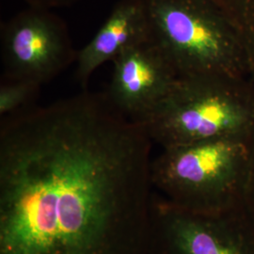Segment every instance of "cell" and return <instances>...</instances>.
<instances>
[{
    "label": "cell",
    "mask_w": 254,
    "mask_h": 254,
    "mask_svg": "<svg viewBox=\"0 0 254 254\" xmlns=\"http://www.w3.org/2000/svg\"><path fill=\"white\" fill-rule=\"evenodd\" d=\"M250 164V139L217 138L166 148L152 160V185L154 193L174 208L226 213L239 206Z\"/></svg>",
    "instance_id": "3"
},
{
    "label": "cell",
    "mask_w": 254,
    "mask_h": 254,
    "mask_svg": "<svg viewBox=\"0 0 254 254\" xmlns=\"http://www.w3.org/2000/svg\"><path fill=\"white\" fill-rule=\"evenodd\" d=\"M2 79L40 85L53 79L74 61L69 30L51 9L28 7L1 27Z\"/></svg>",
    "instance_id": "5"
},
{
    "label": "cell",
    "mask_w": 254,
    "mask_h": 254,
    "mask_svg": "<svg viewBox=\"0 0 254 254\" xmlns=\"http://www.w3.org/2000/svg\"><path fill=\"white\" fill-rule=\"evenodd\" d=\"M151 254H254V238L237 211L194 214L154 191Z\"/></svg>",
    "instance_id": "6"
},
{
    "label": "cell",
    "mask_w": 254,
    "mask_h": 254,
    "mask_svg": "<svg viewBox=\"0 0 254 254\" xmlns=\"http://www.w3.org/2000/svg\"><path fill=\"white\" fill-rule=\"evenodd\" d=\"M41 86L35 82L27 80L2 79L0 85L1 118L26 109V106L38 95Z\"/></svg>",
    "instance_id": "10"
},
{
    "label": "cell",
    "mask_w": 254,
    "mask_h": 254,
    "mask_svg": "<svg viewBox=\"0 0 254 254\" xmlns=\"http://www.w3.org/2000/svg\"><path fill=\"white\" fill-rule=\"evenodd\" d=\"M139 123L162 149L217 138L251 139L254 83L226 75L178 77Z\"/></svg>",
    "instance_id": "2"
},
{
    "label": "cell",
    "mask_w": 254,
    "mask_h": 254,
    "mask_svg": "<svg viewBox=\"0 0 254 254\" xmlns=\"http://www.w3.org/2000/svg\"><path fill=\"white\" fill-rule=\"evenodd\" d=\"M236 27L242 38L254 83V0H211Z\"/></svg>",
    "instance_id": "9"
},
{
    "label": "cell",
    "mask_w": 254,
    "mask_h": 254,
    "mask_svg": "<svg viewBox=\"0 0 254 254\" xmlns=\"http://www.w3.org/2000/svg\"><path fill=\"white\" fill-rule=\"evenodd\" d=\"M150 37L144 0H119L94 37L77 52V80L86 88L101 65Z\"/></svg>",
    "instance_id": "8"
},
{
    "label": "cell",
    "mask_w": 254,
    "mask_h": 254,
    "mask_svg": "<svg viewBox=\"0 0 254 254\" xmlns=\"http://www.w3.org/2000/svg\"><path fill=\"white\" fill-rule=\"evenodd\" d=\"M153 141L107 92L0 126V254H151Z\"/></svg>",
    "instance_id": "1"
},
{
    "label": "cell",
    "mask_w": 254,
    "mask_h": 254,
    "mask_svg": "<svg viewBox=\"0 0 254 254\" xmlns=\"http://www.w3.org/2000/svg\"><path fill=\"white\" fill-rule=\"evenodd\" d=\"M28 7L39 9H52L72 6L78 0H24Z\"/></svg>",
    "instance_id": "12"
},
{
    "label": "cell",
    "mask_w": 254,
    "mask_h": 254,
    "mask_svg": "<svg viewBox=\"0 0 254 254\" xmlns=\"http://www.w3.org/2000/svg\"><path fill=\"white\" fill-rule=\"evenodd\" d=\"M144 2L151 38L179 77L226 75L251 79L244 42L211 0Z\"/></svg>",
    "instance_id": "4"
},
{
    "label": "cell",
    "mask_w": 254,
    "mask_h": 254,
    "mask_svg": "<svg viewBox=\"0 0 254 254\" xmlns=\"http://www.w3.org/2000/svg\"><path fill=\"white\" fill-rule=\"evenodd\" d=\"M250 146L251 164L249 177L242 200L236 211L254 238V134L250 139Z\"/></svg>",
    "instance_id": "11"
},
{
    "label": "cell",
    "mask_w": 254,
    "mask_h": 254,
    "mask_svg": "<svg viewBox=\"0 0 254 254\" xmlns=\"http://www.w3.org/2000/svg\"><path fill=\"white\" fill-rule=\"evenodd\" d=\"M112 63L114 71L106 92L122 112L136 122L154 109L179 77L151 37L128 47Z\"/></svg>",
    "instance_id": "7"
}]
</instances>
